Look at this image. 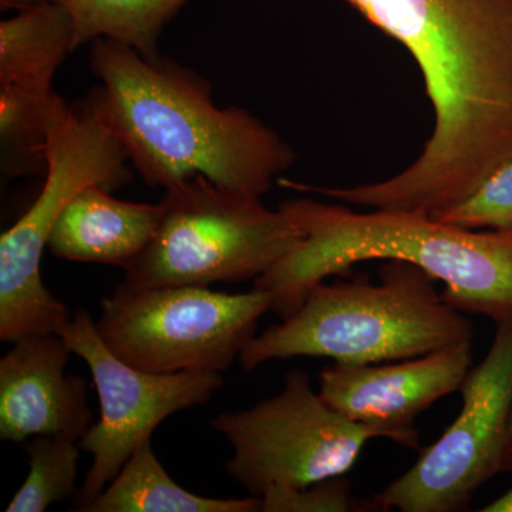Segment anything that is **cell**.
Here are the masks:
<instances>
[{
  "label": "cell",
  "instance_id": "6da1fadb",
  "mask_svg": "<svg viewBox=\"0 0 512 512\" xmlns=\"http://www.w3.org/2000/svg\"><path fill=\"white\" fill-rule=\"evenodd\" d=\"M419 64L434 130L380 183L333 187L349 205L434 215L512 160V0H346Z\"/></svg>",
  "mask_w": 512,
  "mask_h": 512
},
{
  "label": "cell",
  "instance_id": "7a4b0ae2",
  "mask_svg": "<svg viewBox=\"0 0 512 512\" xmlns=\"http://www.w3.org/2000/svg\"><path fill=\"white\" fill-rule=\"evenodd\" d=\"M94 87L134 171L150 187L204 175L229 190L262 198L296 163V153L251 111L220 107L211 83L183 64L133 47L92 43Z\"/></svg>",
  "mask_w": 512,
  "mask_h": 512
},
{
  "label": "cell",
  "instance_id": "3957f363",
  "mask_svg": "<svg viewBox=\"0 0 512 512\" xmlns=\"http://www.w3.org/2000/svg\"><path fill=\"white\" fill-rule=\"evenodd\" d=\"M303 238L254 288L282 320L332 275L370 259H400L443 282L444 301L498 320L512 313V232L474 231L410 211L356 212L311 198L279 205Z\"/></svg>",
  "mask_w": 512,
  "mask_h": 512
},
{
  "label": "cell",
  "instance_id": "277c9868",
  "mask_svg": "<svg viewBox=\"0 0 512 512\" xmlns=\"http://www.w3.org/2000/svg\"><path fill=\"white\" fill-rule=\"evenodd\" d=\"M434 281L419 266L389 259L380 284L320 282L298 311L248 343L241 365L251 372L299 356L375 365L471 342L470 320L444 301Z\"/></svg>",
  "mask_w": 512,
  "mask_h": 512
},
{
  "label": "cell",
  "instance_id": "5b68a950",
  "mask_svg": "<svg viewBox=\"0 0 512 512\" xmlns=\"http://www.w3.org/2000/svg\"><path fill=\"white\" fill-rule=\"evenodd\" d=\"M133 165L96 90L69 104L50 140L45 183L29 210L0 237V340L60 333L69 309L43 284L40 262L62 212L84 188L111 192L133 180Z\"/></svg>",
  "mask_w": 512,
  "mask_h": 512
},
{
  "label": "cell",
  "instance_id": "8992f818",
  "mask_svg": "<svg viewBox=\"0 0 512 512\" xmlns=\"http://www.w3.org/2000/svg\"><path fill=\"white\" fill-rule=\"evenodd\" d=\"M150 244L124 271V289L210 286L258 279L301 242L282 210L204 175L165 188Z\"/></svg>",
  "mask_w": 512,
  "mask_h": 512
},
{
  "label": "cell",
  "instance_id": "52a82bcc",
  "mask_svg": "<svg viewBox=\"0 0 512 512\" xmlns=\"http://www.w3.org/2000/svg\"><path fill=\"white\" fill-rule=\"evenodd\" d=\"M272 295L211 291L208 286H117L101 302V340L128 365L151 373H222L255 338Z\"/></svg>",
  "mask_w": 512,
  "mask_h": 512
},
{
  "label": "cell",
  "instance_id": "ba28073f",
  "mask_svg": "<svg viewBox=\"0 0 512 512\" xmlns=\"http://www.w3.org/2000/svg\"><path fill=\"white\" fill-rule=\"evenodd\" d=\"M211 427L231 444L229 476L259 498L345 476L367 441L380 439L330 409L299 369L286 373L281 393L242 412L217 414Z\"/></svg>",
  "mask_w": 512,
  "mask_h": 512
},
{
  "label": "cell",
  "instance_id": "9c48e42d",
  "mask_svg": "<svg viewBox=\"0 0 512 512\" xmlns=\"http://www.w3.org/2000/svg\"><path fill=\"white\" fill-rule=\"evenodd\" d=\"M463 407L414 466L373 498L402 512L464 510L481 485L511 468L512 313L498 320L493 345L460 387Z\"/></svg>",
  "mask_w": 512,
  "mask_h": 512
},
{
  "label": "cell",
  "instance_id": "30bf717a",
  "mask_svg": "<svg viewBox=\"0 0 512 512\" xmlns=\"http://www.w3.org/2000/svg\"><path fill=\"white\" fill-rule=\"evenodd\" d=\"M59 335L89 366L100 400V419L80 440V447L93 456L92 467L73 497L74 511H83L165 419L207 403L224 379L217 372L164 375L128 365L104 345L86 311L74 312Z\"/></svg>",
  "mask_w": 512,
  "mask_h": 512
},
{
  "label": "cell",
  "instance_id": "8fae6325",
  "mask_svg": "<svg viewBox=\"0 0 512 512\" xmlns=\"http://www.w3.org/2000/svg\"><path fill=\"white\" fill-rule=\"evenodd\" d=\"M471 342L456 343L396 365L325 367L319 394L330 409L369 427L380 439L419 447L414 421L431 404L460 390L471 369Z\"/></svg>",
  "mask_w": 512,
  "mask_h": 512
},
{
  "label": "cell",
  "instance_id": "7c38bea8",
  "mask_svg": "<svg viewBox=\"0 0 512 512\" xmlns=\"http://www.w3.org/2000/svg\"><path fill=\"white\" fill-rule=\"evenodd\" d=\"M72 355L59 333L13 342L0 359V439L66 436L80 443L93 426V413L86 382L66 375Z\"/></svg>",
  "mask_w": 512,
  "mask_h": 512
},
{
  "label": "cell",
  "instance_id": "4fadbf2b",
  "mask_svg": "<svg viewBox=\"0 0 512 512\" xmlns=\"http://www.w3.org/2000/svg\"><path fill=\"white\" fill-rule=\"evenodd\" d=\"M160 214V204L119 200L106 188L92 185L67 205L47 248L60 259L126 271L156 234Z\"/></svg>",
  "mask_w": 512,
  "mask_h": 512
},
{
  "label": "cell",
  "instance_id": "5bb4252c",
  "mask_svg": "<svg viewBox=\"0 0 512 512\" xmlns=\"http://www.w3.org/2000/svg\"><path fill=\"white\" fill-rule=\"evenodd\" d=\"M74 50L72 20L59 3L18 12L0 23V89L55 92L57 70Z\"/></svg>",
  "mask_w": 512,
  "mask_h": 512
},
{
  "label": "cell",
  "instance_id": "9a60e30c",
  "mask_svg": "<svg viewBox=\"0 0 512 512\" xmlns=\"http://www.w3.org/2000/svg\"><path fill=\"white\" fill-rule=\"evenodd\" d=\"M83 512H261V498H211L184 490L161 466L150 440Z\"/></svg>",
  "mask_w": 512,
  "mask_h": 512
},
{
  "label": "cell",
  "instance_id": "2e32d148",
  "mask_svg": "<svg viewBox=\"0 0 512 512\" xmlns=\"http://www.w3.org/2000/svg\"><path fill=\"white\" fill-rule=\"evenodd\" d=\"M191 0H59L72 20L74 47L110 39L156 57L165 26Z\"/></svg>",
  "mask_w": 512,
  "mask_h": 512
},
{
  "label": "cell",
  "instance_id": "e0dca14e",
  "mask_svg": "<svg viewBox=\"0 0 512 512\" xmlns=\"http://www.w3.org/2000/svg\"><path fill=\"white\" fill-rule=\"evenodd\" d=\"M69 103L56 92L0 89V173L8 180L45 175L50 140Z\"/></svg>",
  "mask_w": 512,
  "mask_h": 512
},
{
  "label": "cell",
  "instance_id": "ac0fdd59",
  "mask_svg": "<svg viewBox=\"0 0 512 512\" xmlns=\"http://www.w3.org/2000/svg\"><path fill=\"white\" fill-rule=\"evenodd\" d=\"M79 441L66 436H35L26 443L29 473L8 512H43L77 494Z\"/></svg>",
  "mask_w": 512,
  "mask_h": 512
},
{
  "label": "cell",
  "instance_id": "d6986e66",
  "mask_svg": "<svg viewBox=\"0 0 512 512\" xmlns=\"http://www.w3.org/2000/svg\"><path fill=\"white\" fill-rule=\"evenodd\" d=\"M433 218L474 231L512 232V160L497 168L466 200Z\"/></svg>",
  "mask_w": 512,
  "mask_h": 512
},
{
  "label": "cell",
  "instance_id": "ffe728a7",
  "mask_svg": "<svg viewBox=\"0 0 512 512\" xmlns=\"http://www.w3.org/2000/svg\"><path fill=\"white\" fill-rule=\"evenodd\" d=\"M355 507L350 483L343 476L308 487L271 490L261 497V512H348Z\"/></svg>",
  "mask_w": 512,
  "mask_h": 512
},
{
  "label": "cell",
  "instance_id": "44dd1931",
  "mask_svg": "<svg viewBox=\"0 0 512 512\" xmlns=\"http://www.w3.org/2000/svg\"><path fill=\"white\" fill-rule=\"evenodd\" d=\"M52 3H59V0H0V9L5 10H28L39 8V6L52 5Z\"/></svg>",
  "mask_w": 512,
  "mask_h": 512
},
{
  "label": "cell",
  "instance_id": "7402d4cb",
  "mask_svg": "<svg viewBox=\"0 0 512 512\" xmlns=\"http://www.w3.org/2000/svg\"><path fill=\"white\" fill-rule=\"evenodd\" d=\"M480 511L483 512H512V487L507 493L494 500L493 503L485 505Z\"/></svg>",
  "mask_w": 512,
  "mask_h": 512
},
{
  "label": "cell",
  "instance_id": "603a6c76",
  "mask_svg": "<svg viewBox=\"0 0 512 512\" xmlns=\"http://www.w3.org/2000/svg\"><path fill=\"white\" fill-rule=\"evenodd\" d=\"M510 456H511V468H512V412L510 417Z\"/></svg>",
  "mask_w": 512,
  "mask_h": 512
}]
</instances>
